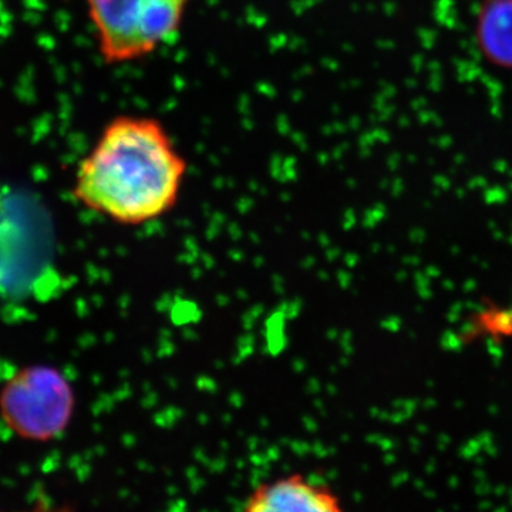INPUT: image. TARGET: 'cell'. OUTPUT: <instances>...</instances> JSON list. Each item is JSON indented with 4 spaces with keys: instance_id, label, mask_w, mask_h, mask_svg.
I'll list each match as a JSON object with an SVG mask.
<instances>
[{
    "instance_id": "cell-1",
    "label": "cell",
    "mask_w": 512,
    "mask_h": 512,
    "mask_svg": "<svg viewBox=\"0 0 512 512\" xmlns=\"http://www.w3.org/2000/svg\"><path fill=\"white\" fill-rule=\"evenodd\" d=\"M187 174V160L160 120L119 116L83 158L72 192L87 210L140 227L177 207Z\"/></svg>"
},
{
    "instance_id": "cell-2",
    "label": "cell",
    "mask_w": 512,
    "mask_h": 512,
    "mask_svg": "<svg viewBox=\"0 0 512 512\" xmlns=\"http://www.w3.org/2000/svg\"><path fill=\"white\" fill-rule=\"evenodd\" d=\"M191 0H86L101 59L138 62L180 33Z\"/></svg>"
},
{
    "instance_id": "cell-3",
    "label": "cell",
    "mask_w": 512,
    "mask_h": 512,
    "mask_svg": "<svg viewBox=\"0 0 512 512\" xmlns=\"http://www.w3.org/2000/svg\"><path fill=\"white\" fill-rule=\"evenodd\" d=\"M53 231L45 207L30 194L0 185V295L25 296L52 271Z\"/></svg>"
},
{
    "instance_id": "cell-4",
    "label": "cell",
    "mask_w": 512,
    "mask_h": 512,
    "mask_svg": "<svg viewBox=\"0 0 512 512\" xmlns=\"http://www.w3.org/2000/svg\"><path fill=\"white\" fill-rule=\"evenodd\" d=\"M74 410L72 383L52 366L23 367L0 389V417L25 440L45 443L62 436Z\"/></svg>"
},
{
    "instance_id": "cell-5",
    "label": "cell",
    "mask_w": 512,
    "mask_h": 512,
    "mask_svg": "<svg viewBox=\"0 0 512 512\" xmlns=\"http://www.w3.org/2000/svg\"><path fill=\"white\" fill-rule=\"evenodd\" d=\"M245 512H345L328 488L293 474L256 488Z\"/></svg>"
},
{
    "instance_id": "cell-6",
    "label": "cell",
    "mask_w": 512,
    "mask_h": 512,
    "mask_svg": "<svg viewBox=\"0 0 512 512\" xmlns=\"http://www.w3.org/2000/svg\"><path fill=\"white\" fill-rule=\"evenodd\" d=\"M488 339L490 342L512 340V306L498 305L485 299L476 311L467 316L457 335L461 345Z\"/></svg>"
},
{
    "instance_id": "cell-7",
    "label": "cell",
    "mask_w": 512,
    "mask_h": 512,
    "mask_svg": "<svg viewBox=\"0 0 512 512\" xmlns=\"http://www.w3.org/2000/svg\"><path fill=\"white\" fill-rule=\"evenodd\" d=\"M23 512H73L66 507H57L49 503H37Z\"/></svg>"
}]
</instances>
